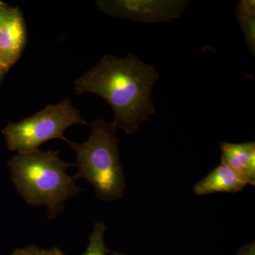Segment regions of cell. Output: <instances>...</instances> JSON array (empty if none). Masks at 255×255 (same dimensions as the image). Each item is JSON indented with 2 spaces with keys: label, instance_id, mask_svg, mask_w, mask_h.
Here are the masks:
<instances>
[{
  "label": "cell",
  "instance_id": "14",
  "mask_svg": "<svg viewBox=\"0 0 255 255\" xmlns=\"http://www.w3.org/2000/svg\"><path fill=\"white\" fill-rule=\"evenodd\" d=\"M6 72H7V70H6V69H5L4 67L0 64V83H1V80H2L3 77H4V74Z\"/></svg>",
  "mask_w": 255,
  "mask_h": 255
},
{
  "label": "cell",
  "instance_id": "10",
  "mask_svg": "<svg viewBox=\"0 0 255 255\" xmlns=\"http://www.w3.org/2000/svg\"><path fill=\"white\" fill-rule=\"evenodd\" d=\"M106 229L105 223H95L90 236L88 246L82 255H107L108 250L105 241Z\"/></svg>",
  "mask_w": 255,
  "mask_h": 255
},
{
  "label": "cell",
  "instance_id": "9",
  "mask_svg": "<svg viewBox=\"0 0 255 255\" xmlns=\"http://www.w3.org/2000/svg\"><path fill=\"white\" fill-rule=\"evenodd\" d=\"M241 31L252 54H255V4L254 0H242L236 9Z\"/></svg>",
  "mask_w": 255,
  "mask_h": 255
},
{
  "label": "cell",
  "instance_id": "5",
  "mask_svg": "<svg viewBox=\"0 0 255 255\" xmlns=\"http://www.w3.org/2000/svg\"><path fill=\"white\" fill-rule=\"evenodd\" d=\"M189 0H99L97 8L114 18L137 22H167L179 18L190 4Z\"/></svg>",
  "mask_w": 255,
  "mask_h": 255
},
{
  "label": "cell",
  "instance_id": "3",
  "mask_svg": "<svg viewBox=\"0 0 255 255\" xmlns=\"http://www.w3.org/2000/svg\"><path fill=\"white\" fill-rule=\"evenodd\" d=\"M90 127L91 132L86 141L66 142L76 156L75 177L90 184L100 200H118L123 197L126 182L117 128L102 118L96 119Z\"/></svg>",
  "mask_w": 255,
  "mask_h": 255
},
{
  "label": "cell",
  "instance_id": "13",
  "mask_svg": "<svg viewBox=\"0 0 255 255\" xmlns=\"http://www.w3.org/2000/svg\"><path fill=\"white\" fill-rule=\"evenodd\" d=\"M236 255H255V242L242 247L238 251Z\"/></svg>",
  "mask_w": 255,
  "mask_h": 255
},
{
  "label": "cell",
  "instance_id": "15",
  "mask_svg": "<svg viewBox=\"0 0 255 255\" xmlns=\"http://www.w3.org/2000/svg\"><path fill=\"white\" fill-rule=\"evenodd\" d=\"M0 64H1V65H2V66L4 67V68L6 69L7 71L9 70V69H8L7 67H6V65H5L4 61H3L2 59H1V57H0Z\"/></svg>",
  "mask_w": 255,
  "mask_h": 255
},
{
  "label": "cell",
  "instance_id": "16",
  "mask_svg": "<svg viewBox=\"0 0 255 255\" xmlns=\"http://www.w3.org/2000/svg\"><path fill=\"white\" fill-rule=\"evenodd\" d=\"M112 255H128L123 254V253H112Z\"/></svg>",
  "mask_w": 255,
  "mask_h": 255
},
{
  "label": "cell",
  "instance_id": "8",
  "mask_svg": "<svg viewBox=\"0 0 255 255\" xmlns=\"http://www.w3.org/2000/svg\"><path fill=\"white\" fill-rule=\"evenodd\" d=\"M248 186L232 169L221 162L204 179L194 186V194L197 196L208 195L215 193H236Z\"/></svg>",
  "mask_w": 255,
  "mask_h": 255
},
{
  "label": "cell",
  "instance_id": "11",
  "mask_svg": "<svg viewBox=\"0 0 255 255\" xmlns=\"http://www.w3.org/2000/svg\"><path fill=\"white\" fill-rule=\"evenodd\" d=\"M11 255H64L63 252L58 248L41 249L36 246H28L26 248L16 250Z\"/></svg>",
  "mask_w": 255,
  "mask_h": 255
},
{
  "label": "cell",
  "instance_id": "7",
  "mask_svg": "<svg viewBox=\"0 0 255 255\" xmlns=\"http://www.w3.org/2000/svg\"><path fill=\"white\" fill-rule=\"evenodd\" d=\"M221 162L233 169L248 185L255 184V142L220 144Z\"/></svg>",
  "mask_w": 255,
  "mask_h": 255
},
{
  "label": "cell",
  "instance_id": "12",
  "mask_svg": "<svg viewBox=\"0 0 255 255\" xmlns=\"http://www.w3.org/2000/svg\"><path fill=\"white\" fill-rule=\"evenodd\" d=\"M11 9H12V7H9L4 2L0 1V28L9 16Z\"/></svg>",
  "mask_w": 255,
  "mask_h": 255
},
{
  "label": "cell",
  "instance_id": "6",
  "mask_svg": "<svg viewBox=\"0 0 255 255\" xmlns=\"http://www.w3.org/2000/svg\"><path fill=\"white\" fill-rule=\"evenodd\" d=\"M22 12L18 7H12L9 16L0 28V57L9 69L22 55L27 32Z\"/></svg>",
  "mask_w": 255,
  "mask_h": 255
},
{
  "label": "cell",
  "instance_id": "1",
  "mask_svg": "<svg viewBox=\"0 0 255 255\" xmlns=\"http://www.w3.org/2000/svg\"><path fill=\"white\" fill-rule=\"evenodd\" d=\"M159 78L153 65L132 54L106 55L74 82L75 95L93 94L105 100L114 114L117 130L133 135L156 110L152 91Z\"/></svg>",
  "mask_w": 255,
  "mask_h": 255
},
{
  "label": "cell",
  "instance_id": "2",
  "mask_svg": "<svg viewBox=\"0 0 255 255\" xmlns=\"http://www.w3.org/2000/svg\"><path fill=\"white\" fill-rule=\"evenodd\" d=\"M11 180L20 196L31 206H45L48 219L63 210L64 203L82 189L68 169L75 166L62 160L59 151L19 152L8 161Z\"/></svg>",
  "mask_w": 255,
  "mask_h": 255
},
{
  "label": "cell",
  "instance_id": "4",
  "mask_svg": "<svg viewBox=\"0 0 255 255\" xmlns=\"http://www.w3.org/2000/svg\"><path fill=\"white\" fill-rule=\"evenodd\" d=\"M77 124L88 125L71 100L65 98L46 106L34 115L8 124L1 132L8 149L19 153L38 150L42 144L54 139L66 142L65 130Z\"/></svg>",
  "mask_w": 255,
  "mask_h": 255
}]
</instances>
